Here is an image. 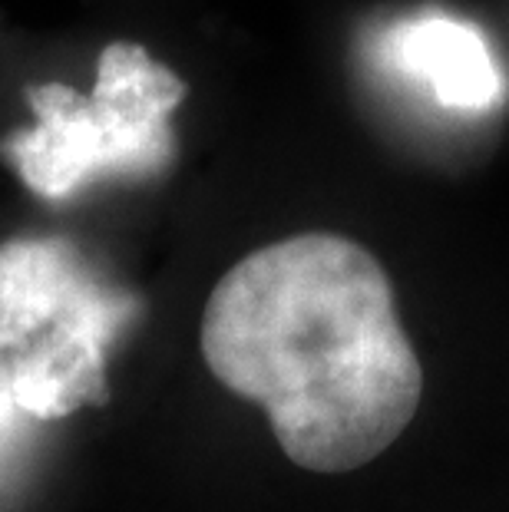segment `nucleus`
<instances>
[{
  "mask_svg": "<svg viewBox=\"0 0 509 512\" xmlns=\"http://www.w3.org/2000/svg\"><path fill=\"white\" fill-rule=\"evenodd\" d=\"M199 347L209 374L262 407L281 453L308 473L374 463L424 400L391 278L344 235H291L235 261L205 301Z\"/></svg>",
  "mask_w": 509,
  "mask_h": 512,
  "instance_id": "f257e3e1",
  "label": "nucleus"
},
{
  "mask_svg": "<svg viewBox=\"0 0 509 512\" xmlns=\"http://www.w3.org/2000/svg\"><path fill=\"white\" fill-rule=\"evenodd\" d=\"M176 70L143 43L113 40L96 60L90 93L67 83L27 90L34 126L0 143V159L43 199H67L100 176H153L176 156L172 113L186 100Z\"/></svg>",
  "mask_w": 509,
  "mask_h": 512,
  "instance_id": "f03ea898",
  "label": "nucleus"
},
{
  "mask_svg": "<svg viewBox=\"0 0 509 512\" xmlns=\"http://www.w3.org/2000/svg\"><path fill=\"white\" fill-rule=\"evenodd\" d=\"M103 294L86 281L70 245L53 238H14L0 245V347L77 318Z\"/></svg>",
  "mask_w": 509,
  "mask_h": 512,
  "instance_id": "7ed1b4c3",
  "label": "nucleus"
},
{
  "mask_svg": "<svg viewBox=\"0 0 509 512\" xmlns=\"http://www.w3.org/2000/svg\"><path fill=\"white\" fill-rule=\"evenodd\" d=\"M394 67L420 80L450 110H486L503 96V76L473 24L450 17H417L384 37Z\"/></svg>",
  "mask_w": 509,
  "mask_h": 512,
  "instance_id": "20e7f679",
  "label": "nucleus"
}]
</instances>
